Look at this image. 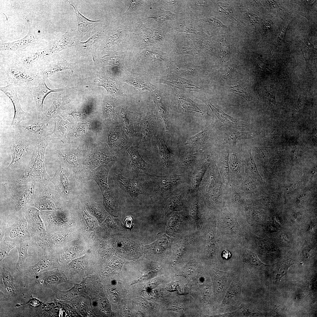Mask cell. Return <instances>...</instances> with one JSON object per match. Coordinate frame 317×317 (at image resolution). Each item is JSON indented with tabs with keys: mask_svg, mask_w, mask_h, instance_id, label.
Here are the masks:
<instances>
[{
	"mask_svg": "<svg viewBox=\"0 0 317 317\" xmlns=\"http://www.w3.org/2000/svg\"><path fill=\"white\" fill-rule=\"evenodd\" d=\"M3 145L10 151L11 160L1 175L12 176L20 173L29 162L37 143L27 138L17 125H10L1 136Z\"/></svg>",
	"mask_w": 317,
	"mask_h": 317,
	"instance_id": "1",
	"label": "cell"
},
{
	"mask_svg": "<svg viewBox=\"0 0 317 317\" xmlns=\"http://www.w3.org/2000/svg\"><path fill=\"white\" fill-rule=\"evenodd\" d=\"M36 183H0V211L6 215L22 212L29 206Z\"/></svg>",
	"mask_w": 317,
	"mask_h": 317,
	"instance_id": "2",
	"label": "cell"
},
{
	"mask_svg": "<svg viewBox=\"0 0 317 317\" xmlns=\"http://www.w3.org/2000/svg\"><path fill=\"white\" fill-rule=\"evenodd\" d=\"M49 141L47 138L38 142L26 168L18 174L8 179L6 182L18 184L34 182L48 184L50 178L45 168V154Z\"/></svg>",
	"mask_w": 317,
	"mask_h": 317,
	"instance_id": "3",
	"label": "cell"
},
{
	"mask_svg": "<svg viewBox=\"0 0 317 317\" xmlns=\"http://www.w3.org/2000/svg\"><path fill=\"white\" fill-rule=\"evenodd\" d=\"M50 182L64 202L76 199L84 194L85 183L68 168L60 166Z\"/></svg>",
	"mask_w": 317,
	"mask_h": 317,
	"instance_id": "4",
	"label": "cell"
},
{
	"mask_svg": "<svg viewBox=\"0 0 317 317\" xmlns=\"http://www.w3.org/2000/svg\"><path fill=\"white\" fill-rule=\"evenodd\" d=\"M0 241L19 243L32 240L28 223L23 212L12 215L0 216Z\"/></svg>",
	"mask_w": 317,
	"mask_h": 317,
	"instance_id": "5",
	"label": "cell"
},
{
	"mask_svg": "<svg viewBox=\"0 0 317 317\" xmlns=\"http://www.w3.org/2000/svg\"><path fill=\"white\" fill-rule=\"evenodd\" d=\"M63 203L58 193L48 184L36 183L29 206L40 211H54L62 210Z\"/></svg>",
	"mask_w": 317,
	"mask_h": 317,
	"instance_id": "6",
	"label": "cell"
},
{
	"mask_svg": "<svg viewBox=\"0 0 317 317\" xmlns=\"http://www.w3.org/2000/svg\"><path fill=\"white\" fill-rule=\"evenodd\" d=\"M243 281L236 272L224 298L217 310L220 315L236 310L242 302V295Z\"/></svg>",
	"mask_w": 317,
	"mask_h": 317,
	"instance_id": "7",
	"label": "cell"
},
{
	"mask_svg": "<svg viewBox=\"0 0 317 317\" xmlns=\"http://www.w3.org/2000/svg\"><path fill=\"white\" fill-rule=\"evenodd\" d=\"M8 85L16 88L28 90L40 77L38 75L16 65H11L1 72Z\"/></svg>",
	"mask_w": 317,
	"mask_h": 317,
	"instance_id": "8",
	"label": "cell"
},
{
	"mask_svg": "<svg viewBox=\"0 0 317 317\" xmlns=\"http://www.w3.org/2000/svg\"><path fill=\"white\" fill-rule=\"evenodd\" d=\"M176 15L175 20L171 21L169 28L174 35L181 33L196 34L202 32L199 18L189 8L185 12Z\"/></svg>",
	"mask_w": 317,
	"mask_h": 317,
	"instance_id": "9",
	"label": "cell"
},
{
	"mask_svg": "<svg viewBox=\"0 0 317 317\" xmlns=\"http://www.w3.org/2000/svg\"><path fill=\"white\" fill-rule=\"evenodd\" d=\"M0 291L8 298L9 301L17 298L20 294V286L11 270L5 262H0Z\"/></svg>",
	"mask_w": 317,
	"mask_h": 317,
	"instance_id": "10",
	"label": "cell"
},
{
	"mask_svg": "<svg viewBox=\"0 0 317 317\" xmlns=\"http://www.w3.org/2000/svg\"><path fill=\"white\" fill-rule=\"evenodd\" d=\"M22 212L27 220L32 240L36 244L45 237L47 232L40 215V211L34 207L28 206Z\"/></svg>",
	"mask_w": 317,
	"mask_h": 317,
	"instance_id": "11",
	"label": "cell"
},
{
	"mask_svg": "<svg viewBox=\"0 0 317 317\" xmlns=\"http://www.w3.org/2000/svg\"><path fill=\"white\" fill-rule=\"evenodd\" d=\"M33 119V118H32ZM26 125H17L20 132L24 136L36 143L48 138V124L42 118L32 120Z\"/></svg>",
	"mask_w": 317,
	"mask_h": 317,
	"instance_id": "12",
	"label": "cell"
},
{
	"mask_svg": "<svg viewBox=\"0 0 317 317\" xmlns=\"http://www.w3.org/2000/svg\"><path fill=\"white\" fill-rule=\"evenodd\" d=\"M235 273V272L232 271H224L217 269L213 271L215 302L218 308Z\"/></svg>",
	"mask_w": 317,
	"mask_h": 317,
	"instance_id": "13",
	"label": "cell"
},
{
	"mask_svg": "<svg viewBox=\"0 0 317 317\" xmlns=\"http://www.w3.org/2000/svg\"><path fill=\"white\" fill-rule=\"evenodd\" d=\"M45 80L40 77L29 88L28 91L33 97L36 105L37 117L42 118L43 112V103L46 97L49 93L64 90L66 88L51 89L45 84Z\"/></svg>",
	"mask_w": 317,
	"mask_h": 317,
	"instance_id": "14",
	"label": "cell"
},
{
	"mask_svg": "<svg viewBox=\"0 0 317 317\" xmlns=\"http://www.w3.org/2000/svg\"><path fill=\"white\" fill-rule=\"evenodd\" d=\"M0 89L11 100L14 107V115L11 125H19L21 121L33 118L32 114L22 109L17 95V89L14 86L8 85L6 86L0 87Z\"/></svg>",
	"mask_w": 317,
	"mask_h": 317,
	"instance_id": "15",
	"label": "cell"
},
{
	"mask_svg": "<svg viewBox=\"0 0 317 317\" xmlns=\"http://www.w3.org/2000/svg\"><path fill=\"white\" fill-rule=\"evenodd\" d=\"M53 261L49 252H43L41 259L36 264L23 271L21 276L27 281L36 275L49 271L53 267Z\"/></svg>",
	"mask_w": 317,
	"mask_h": 317,
	"instance_id": "16",
	"label": "cell"
},
{
	"mask_svg": "<svg viewBox=\"0 0 317 317\" xmlns=\"http://www.w3.org/2000/svg\"><path fill=\"white\" fill-rule=\"evenodd\" d=\"M137 177L133 178L123 176L120 173H116L113 180H115L133 198L144 194L145 188L141 181Z\"/></svg>",
	"mask_w": 317,
	"mask_h": 317,
	"instance_id": "17",
	"label": "cell"
},
{
	"mask_svg": "<svg viewBox=\"0 0 317 317\" xmlns=\"http://www.w3.org/2000/svg\"><path fill=\"white\" fill-rule=\"evenodd\" d=\"M53 274L48 271L36 275L27 281L31 287L36 289L53 288L61 280H63L61 275Z\"/></svg>",
	"mask_w": 317,
	"mask_h": 317,
	"instance_id": "18",
	"label": "cell"
},
{
	"mask_svg": "<svg viewBox=\"0 0 317 317\" xmlns=\"http://www.w3.org/2000/svg\"><path fill=\"white\" fill-rule=\"evenodd\" d=\"M127 151L130 156L131 170L134 177H137L140 173L150 175L149 165L140 155L138 147L131 146L127 149Z\"/></svg>",
	"mask_w": 317,
	"mask_h": 317,
	"instance_id": "19",
	"label": "cell"
},
{
	"mask_svg": "<svg viewBox=\"0 0 317 317\" xmlns=\"http://www.w3.org/2000/svg\"><path fill=\"white\" fill-rule=\"evenodd\" d=\"M110 168L107 164L101 165L87 174V181L92 180L96 181L102 194L110 189L108 186V178Z\"/></svg>",
	"mask_w": 317,
	"mask_h": 317,
	"instance_id": "20",
	"label": "cell"
},
{
	"mask_svg": "<svg viewBox=\"0 0 317 317\" xmlns=\"http://www.w3.org/2000/svg\"><path fill=\"white\" fill-rule=\"evenodd\" d=\"M76 16L77 23V38L80 39L90 33L93 29L100 24V20H90L82 15L72 4Z\"/></svg>",
	"mask_w": 317,
	"mask_h": 317,
	"instance_id": "21",
	"label": "cell"
},
{
	"mask_svg": "<svg viewBox=\"0 0 317 317\" xmlns=\"http://www.w3.org/2000/svg\"><path fill=\"white\" fill-rule=\"evenodd\" d=\"M208 104L222 124L243 130H245L247 128L248 126L247 123L230 116L211 104Z\"/></svg>",
	"mask_w": 317,
	"mask_h": 317,
	"instance_id": "22",
	"label": "cell"
},
{
	"mask_svg": "<svg viewBox=\"0 0 317 317\" xmlns=\"http://www.w3.org/2000/svg\"><path fill=\"white\" fill-rule=\"evenodd\" d=\"M68 63L66 61H58L49 63H43L38 73L42 79L46 80L56 72L68 68Z\"/></svg>",
	"mask_w": 317,
	"mask_h": 317,
	"instance_id": "23",
	"label": "cell"
},
{
	"mask_svg": "<svg viewBox=\"0 0 317 317\" xmlns=\"http://www.w3.org/2000/svg\"><path fill=\"white\" fill-rule=\"evenodd\" d=\"M152 179L155 188L158 192L166 191L178 182L179 178L178 177H168L149 175Z\"/></svg>",
	"mask_w": 317,
	"mask_h": 317,
	"instance_id": "24",
	"label": "cell"
},
{
	"mask_svg": "<svg viewBox=\"0 0 317 317\" xmlns=\"http://www.w3.org/2000/svg\"><path fill=\"white\" fill-rule=\"evenodd\" d=\"M31 242L33 241L29 240L23 242L19 243L16 247L18 253V260L16 267V272L20 276L23 270L26 259L28 257L32 256L28 253L30 242Z\"/></svg>",
	"mask_w": 317,
	"mask_h": 317,
	"instance_id": "25",
	"label": "cell"
},
{
	"mask_svg": "<svg viewBox=\"0 0 317 317\" xmlns=\"http://www.w3.org/2000/svg\"><path fill=\"white\" fill-rule=\"evenodd\" d=\"M154 117L150 114H147L141 124V135L140 142L150 141L153 135L155 128V122Z\"/></svg>",
	"mask_w": 317,
	"mask_h": 317,
	"instance_id": "26",
	"label": "cell"
},
{
	"mask_svg": "<svg viewBox=\"0 0 317 317\" xmlns=\"http://www.w3.org/2000/svg\"><path fill=\"white\" fill-rule=\"evenodd\" d=\"M163 4L165 9L175 15L182 13L189 8L188 0H166Z\"/></svg>",
	"mask_w": 317,
	"mask_h": 317,
	"instance_id": "27",
	"label": "cell"
},
{
	"mask_svg": "<svg viewBox=\"0 0 317 317\" xmlns=\"http://www.w3.org/2000/svg\"><path fill=\"white\" fill-rule=\"evenodd\" d=\"M124 81L133 86L139 92V101L140 94L144 91H151L153 87L151 84L143 79L136 76L129 75L124 79Z\"/></svg>",
	"mask_w": 317,
	"mask_h": 317,
	"instance_id": "28",
	"label": "cell"
},
{
	"mask_svg": "<svg viewBox=\"0 0 317 317\" xmlns=\"http://www.w3.org/2000/svg\"><path fill=\"white\" fill-rule=\"evenodd\" d=\"M253 135L251 132L230 131L226 133L223 138V144H230L238 141L251 138Z\"/></svg>",
	"mask_w": 317,
	"mask_h": 317,
	"instance_id": "29",
	"label": "cell"
},
{
	"mask_svg": "<svg viewBox=\"0 0 317 317\" xmlns=\"http://www.w3.org/2000/svg\"><path fill=\"white\" fill-rule=\"evenodd\" d=\"M102 195L104 206L111 213L115 215V206L116 200L113 190L110 189L104 192Z\"/></svg>",
	"mask_w": 317,
	"mask_h": 317,
	"instance_id": "30",
	"label": "cell"
},
{
	"mask_svg": "<svg viewBox=\"0 0 317 317\" xmlns=\"http://www.w3.org/2000/svg\"><path fill=\"white\" fill-rule=\"evenodd\" d=\"M159 155L165 167L167 168L171 155V152L163 140L159 139L158 142Z\"/></svg>",
	"mask_w": 317,
	"mask_h": 317,
	"instance_id": "31",
	"label": "cell"
},
{
	"mask_svg": "<svg viewBox=\"0 0 317 317\" xmlns=\"http://www.w3.org/2000/svg\"><path fill=\"white\" fill-rule=\"evenodd\" d=\"M100 81V85L104 87L111 94L115 95H122V93L119 87L113 81L104 77L101 78Z\"/></svg>",
	"mask_w": 317,
	"mask_h": 317,
	"instance_id": "32",
	"label": "cell"
},
{
	"mask_svg": "<svg viewBox=\"0 0 317 317\" xmlns=\"http://www.w3.org/2000/svg\"><path fill=\"white\" fill-rule=\"evenodd\" d=\"M208 130L205 129L190 138L186 144L198 146L204 143L208 137Z\"/></svg>",
	"mask_w": 317,
	"mask_h": 317,
	"instance_id": "33",
	"label": "cell"
},
{
	"mask_svg": "<svg viewBox=\"0 0 317 317\" xmlns=\"http://www.w3.org/2000/svg\"><path fill=\"white\" fill-rule=\"evenodd\" d=\"M293 263L292 260H286L277 267L274 275L276 280L279 281L282 278L287 274L288 269Z\"/></svg>",
	"mask_w": 317,
	"mask_h": 317,
	"instance_id": "34",
	"label": "cell"
},
{
	"mask_svg": "<svg viewBox=\"0 0 317 317\" xmlns=\"http://www.w3.org/2000/svg\"><path fill=\"white\" fill-rule=\"evenodd\" d=\"M176 15L167 11H163L156 12L151 15L149 18L155 19L160 24H161L166 20L174 21Z\"/></svg>",
	"mask_w": 317,
	"mask_h": 317,
	"instance_id": "35",
	"label": "cell"
},
{
	"mask_svg": "<svg viewBox=\"0 0 317 317\" xmlns=\"http://www.w3.org/2000/svg\"><path fill=\"white\" fill-rule=\"evenodd\" d=\"M18 244L2 240L0 242V262H1L6 256L12 249L16 247Z\"/></svg>",
	"mask_w": 317,
	"mask_h": 317,
	"instance_id": "36",
	"label": "cell"
},
{
	"mask_svg": "<svg viewBox=\"0 0 317 317\" xmlns=\"http://www.w3.org/2000/svg\"><path fill=\"white\" fill-rule=\"evenodd\" d=\"M60 106V104L57 99L55 98L51 106L43 112L42 119L47 122L52 117H53Z\"/></svg>",
	"mask_w": 317,
	"mask_h": 317,
	"instance_id": "37",
	"label": "cell"
},
{
	"mask_svg": "<svg viewBox=\"0 0 317 317\" xmlns=\"http://www.w3.org/2000/svg\"><path fill=\"white\" fill-rule=\"evenodd\" d=\"M101 31L97 32L92 36L86 41L81 42L79 41L76 45L80 48L83 50L89 49L92 48L97 43L100 38Z\"/></svg>",
	"mask_w": 317,
	"mask_h": 317,
	"instance_id": "38",
	"label": "cell"
},
{
	"mask_svg": "<svg viewBox=\"0 0 317 317\" xmlns=\"http://www.w3.org/2000/svg\"><path fill=\"white\" fill-rule=\"evenodd\" d=\"M301 49L304 57L306 59L310 58L313 54H316V48L310 42L308 38L305 40L302 43Z\"/></svg>",
	"mask_w": 317,
	"mask_h": 317,
	"instance_id": "39",
	"label": "cell"
},
{
	"mask_svg": "<svg viewBox=\"0 0 317 317\" xmlns=\"http://www.w3.org/2000/svg\"><path fill=\"white\" fill-rule=\"evenodd\" d=\"M154 100L157 115L163 120L166 130L167 131L166 112L165 107L161 101L156 100L155 99H154Z\"/></svg>",
	"mask_w": 317,
	"mask_h": 317,
	"instance_id": "40",
	"label": "cell"
},
{
	"mask_svg": "<svg viewBox=\"0 0 317 317\" xmlns=\"http://www.w3.org/2000/svg\"><path fill=\"white\" fill-rule=\"evenodd\" d=\"M275 91L272 87H267L264 90L263 94L265 96L267 101L272 106L276 104Z\"/></svg>",
	"mask_w": 317,
	"mask_h": 317,
	"instance_id": "41",
	"label": "cell"
},
{
	"mask_svg": "<svg viewBox=\"0 0 317 317\" xmlns=\"http://www.w3.org/2000/svg\"><path fill=\"white\" fill-rule=\"evenodd\" d=\"M200 20L205 23L209 25L213 28H223L225 26L220 21L216 18L210 17Z\"/></svg>",
	"mask_w": 317,
	"mask_h": 317,
	"instance_id": "42",
	"label": "cell"
},
{
	"mask_svg": "<svg viewBox=\"0 0 317 317\" xmlns=\"http://www.w3.org/2000/svg\"><path fill=\"white\" fill-rule=\"evenodd\" d=\"M114 56L110 57V60H107L108 62H110V63L114 65H116L120 68L124 69V58L123 56L114 55Z\"/></svg>",
	"mask_w": 317,
	"mask_h": 317,
	"instance_id": "43",
	"label": "cell"
},
{
	"mask_svg": "<svg viewBox=\"0 0 317 317\" xmlns=\"http://www.w3.org/2000/svg\"><path fill=\"white\" fill-rule=\"evenodd\" d=\"M204 169L203 168L201 169L195 175L192 187V191L195 190L198 187L203 174L204 171Z\"/></svg>",
	"mask_w": 317,
	"mask_h": 317,
	"instance_id": "44",
	"label": "cell"
},
{
	"mask_svg": "<svg viewBox=\"0 0 317 317\" xmlns=\"http://www.w3.org/2000/svg\"><path fill=\"white\" fill-rule=\"evenodd\" d=\"M230 162L232 169L235 171H238L239 165L237 156L235 154H232L230 156Z\"/></svg>",
	"mask_w": 317,
	"mask_h": 317,
	"instance_id": "45",
	"label": "cell"
},
{
	"mask_svg": "<svg viewBox=\"0 0 317 317\" xmlns=\"http://www.w3.org/2000/svg\"><path fill=\"white\" fill-rule=\"evenodd\" d=\"M183 107L186 110H194L197 112H201L198 107L192 102L190 101H183L182 104Z\"/></svg>",
	"mask_w": 317,
	"mask_h": 317,
	"instance_id": "46",
	"label": "cell"
},
{
	"mask_svg": "<svg viewBox=\"0 0 317 317\" xmlns=\"http://www.w3.org/2000/svg\"><path fill=\"white\" fill-rule=\"evenodd\" d=\"M220 50L223 54L226 55L229 52L228 47L227 41L225 40L220 41Z\"/></svg>",
	"mask_w": 317,
	"mask_h": 317,
	"instance_id": "47",
	"label": "cell"
},
{
	"mask_svg": "<svg viewBox=\"0 0 317 317\" xmlns=\"http://www.w3.org/2000/svg\"><path fill=\"white\" fill-rule=\"evenodd\" d=\"M130 5L127 11H131L133 10L134 8H135L139 6V3L138 1L134 0H130Z\"/></svg>",
	"mask_w": 317,
	"mask_h": 317,
	"instance_id": "48",
	"label": "cell"
},
{
	"mask_svg": "<svg viewBox=\"0 0 317 317\" xmlns=\"http://www.w3.org/2000/svg\"><path fill=\"white\" fill-rule=\"evenodd\" d=\"M132 218L131 216H129L126 218L125 220V226L127 228H131L132 225Z\"/></svg>",
	"mask_w": 317,
	"mask_h": 317,
	"instance_id": "49",
	"label": "cell"
},
{
	"mask_svg": "<svg viewBox=\"0 0 317 317\" xmlns=\"http://www.w3.org/2000/svg\"><path fill=\"white\" fill-rule=\"evenodd\" d=\"M231 254L230 252L227 250H224L222 253V256L225 259L227 260L231 257Z\"/></svg>",
	"mask_w": 317,
	"mask_h": 317,
	"instance_id": "50",
	"label": "cell"
},
{
	"mask_svg": "<svg viewBox=\"0 0 317 317\" xmlns=\"http://www.w3.org/2000/svg\"><path fill=\"white\" fill-rule=\"evenodd\" d=\"M187 290H187V289L186 288V286H183V287H181V288H180L179 289L178 292L180 293V292H181V294H182V293H183V294H185V292H188L187 291Z\"/></svg>",
	"mask_w": 317,
	"mask_h": 317,
	"instance_id": "51",
	"label": "cell"
},
{
	"mask_svg": "<svg viewBox=\"0 0 317 317\" xmlns=\"http://www.w3.org/2000/svg\"><path fill=\"white\" fill-rule=\"evenodd\" d=\"M282 239L286 241H288L289 240V239L288 237L286 235H282Z\"/></svg>",
	"mask_w": 317,
	"mask_h": 317,
	"instance_id": "52",
	"label": "cell"
},
{
	"mask_svg": "<svg viewBox=\"0 0 317 317\" xmlns=\"http://www.w3.org/2000/svg\"><path fill=\"white\" fill-rule=\"evenodd\" d=\"M270 229L271 230V231H274L275 230V228L274 227H273L272 226H271Z\"/></svg>",
	"mask_w": 317,
	"mask_h": 317,
	"instance_id": "53",
	"label": "cell"
},
{
	"mask_svg": "<svg viewBox=\"0 0 317 317\" xmlns=\"http://www.w3.org/2000/svg\"><path fill=\"white\" fill-rule=\"evenodd\" d=\"M270 28V27H267V28H269H269ZM266 29H267V28H265V29H264V30H266Z\"/></svg>",
	"mask_w": 317,
	"mask_h": 317,
	"instance_id": "54",
	"label": "cell"
},
{
	"mask_svg": "<svg viewBox=\"0 0 317 317\" xmlns=\"http://www.w3.org/2000/svg\"><path fill=\"white\" fill-rule=\"evenodd\" d=\"M82 304H84V303H83V302H82Z\"/></svg>",
	"mask_w": 317,
	"mask_h": 317,
	"instance_id": "55",
	"label": "cell"
}]
</instances>
